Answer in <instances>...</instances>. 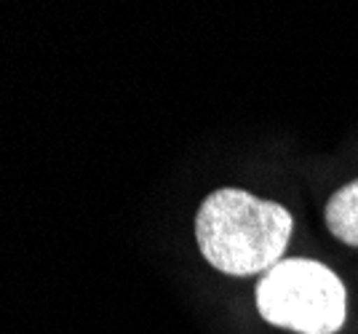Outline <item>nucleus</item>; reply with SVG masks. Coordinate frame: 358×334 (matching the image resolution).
<instances>
[{
  "label": "nucleus",
  "mask_w": 358,
  "mask_h": 334,
  "mask_svg": "<svg viewBox=\"0 0 358 334\" xmlns=\"http://www.w3.org/2000/svg\"><path fill=\"white\" fill-rule=\"evenodd\" d=\"M259 316L286 332L337 334L345 324L343 281L315 259L292 257L273 265L254 289Z\"/></svg>",
  "instance_id": "f03ea898"
},
{
  "label": "nucleus",
  "mask_w": 358,
  "mask_h": 334,
  "mask_svg": "<svg viewBox=\"0 0 358 334\" xmlns=\"http://www.w3.org/2000/svg\"><path fill=\"white\" fill-rule=\"evenodd\" d=\"M294 219L286 206L238 187H220L195 214V241L214 270L227 275L268 273L284 259Z\"/></svg>",
  "instance_id": "f257e3e1"
},
{
  "label": "nucleus",
  "mask_w": 358,
  "mask_h": 334,
  "mask_svg": "<svg viewBox=\"0 0 358 334\" xmlns=\"http://www.w3.org/2000/svg\"><path fill=\"white\" fill-rule=\"evenodd\" d=\"M329 233L348 246H358V180L340 187L324 209Z\"/></svg>",
  "instance_id": "7ed1b4c3"
}]
</instances>
